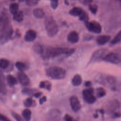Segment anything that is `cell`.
<instances>
[{"instance_id": "19", "label": "cell", "mask_w": 121, "mask_h": 121, "mask_svg": "<svg viewBox=\"0 0 121 121\" xmlns=\"http://www.w3.org/2000/svg\"><path fill=\"white\" fill-rule=\"evenodd\" d=\"M7 83L9 86H13L17 83V80L16 78L12 75H9L6 78Z\"/></svg>"}, {"instance_id": "29", "label": "cell", "mask_w": 121, "mask_h": 121, "mask_svg": "<svg viewBox=\"0 0 121 121\" xmlns=\"http://www.w3.org/2000/svg\"><path fill=\"white\" fill-rule=\"evenodd\" d=\"M15 65L16 68L19 70L20 71H23L26 68V65L22 62L17 61Z\"/></svg>"}, {"instance_id": "5", "label": "cell", "mask_w": 121, "mask_h": 121, "mask_svg": "<svg viewBox=\"0 0 121 121\" xmlns=\"http://www.w3.org/2000/svg\"><path fill=\"white\" fill-rule=\"evenodd\" d=\"M96 82L104 86H113L116 83V78L110 75L98 74L95 78Z\"/></svg>"}, {"instance_id": "49", "label": "cell", "mask_w": 121, "mask_h": 121, "mask_svg": "<svg viewBox=\"0 0 121 121\" xmlns=\"http://www.w3.org/2000/svg\"></svg>"}, {"instance_id": "7", "label": "cell", "mask_w": 121, "mask_h": 121, "mask_svg": "<svg viewBox=\"0 0 121 121\" xmlns=\"http://www.w3.org/2000/svg\"><path fill=\"white\" fill-rule=\"evenodd\" d=\"M85 25L86 28L91 32L98 34L102 32V26L101 25L95 21H85Z\"/></svg>"}, {"instance_id": "8", "label": "cell", "mask_w": 121, "mask_h": 121, "mask_svg": "<svg viewBox=\"0 0 121 121\" xmlns=\"http://www.w3.org/2000/svg\"><path fill=\"white\" fill-rule=\"evenodd\" d=\"M108 53L106 49H100L94 52L90 59L91 62H96L103 60L104 56Z\"/></svg>"}, {"instance_id": "14", "label": "cell", "mask_w": 121, "mask_h": 121, "mask_svg": "<svg viewBox=\"0 0 121 121\" xmlns=\"http://www.w3.org/2000/svg\"><path fill=\"white\" fill-rule=\"evenodd\" d=\"M111 36L108 35H101L98 36L96 38V41L98 44L100 45H103L107 43L111 39Z\"/></svg>"}, {"instance_id": "15", "label": "cell", "mask_w": 121, "mask_h": 121, "mask_svg": "<svg viewBox=\"0 0 121 121\" xmlns=\"http://www.w3.org/2000/svg\"><path fill=\"white\" fill-rule=\"evenodd\" d=\"M85 12V11L83 9L79 7H74L69 11V14L71 16H78V17L82 15Z\"/></svg>"}, {"instance_id": "27", "label": "cell", "mask_w": 121, "mask_h": 121, "mask_svg": "<svg viewBox=\"0 0 121 121\" xmlns=\"http://www.w3.org/2000/svg\"><path fill=\"white\" fill-rule=\"evenodd\" d=\"M109 105L108 106L107 110L110 112H112L113 110H114L119 106V103L117 101H113L111 102V103L109 104Z\"/></svg>"}, {"instance_id": "46", "label": "cell", "mask_w": 121, "mask_h": 121, "mask_svg": "<svg viewBox=\"0 0 121 121\" xmlns=\"http://www.w3.org/2000/svg\"><path fill=\"white\" fill-rule=\"evenodd\" d=\"M119 1H120V8H121V0H119Z\"/></svg>"}, {"instance_id": "10", "label": "cell", "mask_w": 121, "mask_h": 121, "mask_svg": "<svg viewBox=\"0 0 121 121\" xmlns=\"http://www.w3.org/2000/svg\"><path fill=\"white\" fill-rule=\"evenodd\" d=\"M70 104L72 109L75 112H78L81 108V104L78 97L76 96H71L69 99Z\"/></svg>"}, {"instance_id": "48", "label": "cell", "mask_w": 121, "mask_h": 121, "mask_svg": "<svg viewBox=\"0 0 121 121\" xmlns=\"http://www.w3.org/2000/svg\"><path fill=\"white\" fill-rule=\"evenodd\" d=\"M74 121H76V120H74Z\"/></svg>"}, {"instance_id": "30", "label": "cell", "mask_w": 121, "mask_h": 121, "mask_svg": "<svg viewBox=\"0 0 121 121\" xmlns=\"http://www.w3.org/2000/svg\"><path fill=\"white\" fill-rule=\"evenodd\" d=\"M24 104L26 107H30L33 104V100L31 98H27L24 101Z\"/></svg>"}, {"instance_id": "47", "label": "cell", "mask_w": 121, "mask_h": 121, "mask_svg": "<svg viewBox=\"0 0 121 121\" xmlns=\"http://www.w3.org/2000/svg\"><path fill=\"white\" fill-rule=\"evenodd\" d=\"M20 2H22V1H25V0H18Z\"/></svg>"}, {"instance_id": "45", "label": "cell", "mask_w": 121, "mask_h": 121, "mask_svg": "<svg viewBox=\"0 0 121 121\" xmlns=\"http://www.w3.org/2000/svg\"><path fill=\"white\" fill-rule=\"evenodd\" d=\"M64 3L67 5H69V2L68 0H64Z\"/></svg>"}, {"instance_id": "9", "label": "cell", "mask_w": 121, "mask_h": 121, "mask_svg": "<svg viewBox=\"0 0 121 121\" xmlns=\"http://www.w3.org/2000/svg\"><path fill=\"white\" fill-rule=\"evenodd\" d=\"M94 92L92 88L86 89L83 91V98L88 104H93L96 101V97L93 95Z\"/></svg>"}, {"instance_id": "50", "label": "cell", "mask_w": 121, "mask_h": 121, "mask_svg": "<svg viewBox=\"0 0 121 121\" xmlns=\"http://www.w3.org/2000/svg\"></svg>"}, {"instance_id": "17", "label": "cell", "mask_w": 121, "mask_h": 121, "mask_svg": "<svg viewBox=\"0 0 121 121\" xmlns=\"http://www.w3.org/2000/svg\"><path fill=\"white\" fill-rule=\"evenodd\" d=\"M33 13L34 16L37 18H42L45 15L44 12L40 8H36L34 9L33 10Z\"/></svg>"}, {"instance_id": "32", "label": "cell", "mask_w": 121, "mask_h": 121, "mask_svg": "<svg viewBox=\"0 0 121 121\" xmlns=\"http://www.w3.org/2000/svg\"><path fill=\"white\" fill-rule=\"evenodd\" d=\"M12 116L16 119L17 121H26V120L24 119H23L17 113L15 112H11Z\"/></svg>"}, {"instance_id": "40", "label": "cell", "mask_w": 121, "mask_h": 121, "mask_svg": "<svg viewBox=\"0 0 121 121\" xmlns=\"http://www.w3.org/2000/svg\"><path fill=\"white\" fill-rule=\"evenodd\" d=\"M121 116V113L120 112H114L113 114V117L114 118H118Z\"/></svg>"}, {"instance_id": "44", "label": "cell", "mask_w": 121, "mask_h": 121, "mask_svg": "<svg viewBox=\"0 0 121 121\" xmlns=\"http://www.w3.org/2000/svg\"><path fill=\"white\" fill-rule=\"evenodd\" d=\"M91 84V83L90 81H86L85 83V86H90Z\"/></svg>"}, {"instance_id": "43", "label": "cell", "mask_w": 121, "mask_h": 121, "mask_svg": "<svg viewBox=\"0 0 121 121\" xmlns=\"http://www.w3.org/2000/svg\"><path fill=\"white\" fill-rule=\"evenodd\" d=\"M92 38H93V36L92 35H87L84 38L85 40H87V41L90 40Z\"/></svg>"}, {"instance_id": "31", "label": "cell", "mask_w": 121, "mask_h": 121, "mask_svg": "<svg viewBox=\"0 0 121 121\" xmlns=\"http://www.w3.org/2000/svg\"><path fill=\"white\" fill-rule=\"evenodd\" d=\"M89 9L93 14H95L98 10V7L95 4H90L89 5Z\"/></svg>"}, {"instance_id": "11", "label": "cell", "mask_w": 121, "mask_h": 121, "mask_svg": "<svg viewBox=\"0 0 121 121\" xmlns=\"http://www.w3.org/2000/svg\"><path fill=\"white\" fill-rule=\"evenodd\" d=\"M17 77L19 83L23 86H26L30 83L28 77L23 71H19L17 74Z\"/></svg>"}, {"instance_id": "23", "label": "cell", "mask_w": 121, "mask_h": 121, "mask_svg": "<svg viewBox=\"0 0 121 121\" xmlns=\"http://www.w3.org/2000/svg\"><path fill=\"white\" fill-rule=\"evenodd\" d=\"M121 41V30L118 32L115 36L113 38L111 42V43L112 44H116Z\"/></svg>"}, {"instance_id": "21", "label": "cell", "mask_w": 121, "mask_h": 121, "mask_svg": "<svg viewBox=\"0 0 121 121\" xmlns=\"http://www.w3.org/2000/svg\"><path fill=\"white\" fill-rule=\"evenodd\" d=\"M24 15L22 11H18L16 13L13 15V19L17 22H20L23 21Z\"/></svg>"}, {"instance_id": "13", "label": "cell", "mask_w": 121, "mask_h": 121, "mask_svg": "<svg viewBox=\"0 0 121 121\" xmlns=\"http://www.w3.org/2000/svg\"><path fill=\"white\" fill-rule=\"evenodd\" d=\"M67 40L70 43H76L79 40L78 34L76 31H72L68 34L67 36Z\"/></svg>"}, {"instance_id": "12", "label": "cell", "mask_w": 121, "mask_h": 121, "mask_svg": "<svg viewBox=\"0 0 121 121\" xmlns=\"http://www.w3.org/2000/svg\"><path fill=\"white\" fill-rule=\"evenodd\" d=\"M36 32L33 30L30 29L26 32L24 36V39L26 42H32L36 38Z\"/></svg>"}, {"instance_id": "4", "label": "cell", "mask_w": 121, "mask_h": 121, "mask_svg": "<svg viewBox=\"0 0 121 121\" xmlns=\"http://www.w3.org/2000/svg\"><path fill=\"white\" fill-rule=\"evenodd\" d=\"M44 25L48 36L52 37L56 35L59 30L58 26L52 17H47L44 20Z\"/></svg>"}, {"instance_id": "18", "label": "cell", "mask_w": 121, "mask_h": 121, "mask_svg": "<svg viewBox=\"0 0 121 121\" xmlns=\"http://www.w3.org/2000/svg\"><path fill=\"white\" fill-rule=\"evenodd\" d=\"M82 82V78L80 75L78 74L75 75L72 79V83L74 86H79Z\"/></svg>"}, {"instance_id": "22", "label": "cell", "mask_w": 121, "mask_h": 121, "mask_svg": "<svg viewBox=\"0 0 121 121\" xmlns=\"http://www.w3.org/2000/svg\"><path fill=\"white\" fill-rule=\"evenodd\" d=\"M22 116L26 121H30L31 117V111L27 108L24 109L22 112Z\"/></svg>"}, {"instance_id": "2", "label": "cell", "mask_w": 121, "mask_h": 121, "mask_svg": "<svg viewBox=\"0 0 121 121\" xmlns=\"http://www.w3.org/2000/svg\"><path fill=\"white\" fill-rule=\"evenodd\" d=\"M8 17L3 13L0 17V43H4L10 38L12 34Z\"/></svg>"}, {"instance_id": "1", "label": "cell", "mask_w": 121, "mask_h": 121, "mask_svg": "<svg viewBox=\"0 0 121 121\" xmlns=\"http://www.w3.org/2000/svg\"><path fill=\"white\" fill-rule=\"evenodd\" d=\"M75 49H69L68 48L47 46L43 47V51L41 55L43 59H48L55 58L61 54L71 55L75 52Z\"/></svg>"}, {"instance_id": "24", "label": "cell", "mask_w": 121, "mask_h": 121, "mask_svg": "<svg viewBox=\"0 0 121 121\" xmlns=\"http://www.w3.org/2000/svg\"><path fill=\"white\" fill-rule=\"evenodd\" d=\"M39 87L41 88H45L48 90H50L52 87V85L48 81H41L39 84Z\"/></svg>"}, {"instance_id": "33", "label": "cell", "mask_w": 121, "mask_h": 121, "mask_svg": "<svg viewBox=\"0 0 121 121\" xmlns=\"http://www.w3.org/2000/svg\"><path fill=\"white\" fill-rule=\"evenodd\" d=\"M35 92V90L31 89V88H24L22 90V93L25 94V95H32L34 92Z\"/></svg>"}, {"instance_id": "20", "label": "cell", "mask_w": 121, "mask_h": 121, "mask_svg": "<svg viewBox=\"0 0 121 121\" xmlns=\"http://www.w3.org/2000/svg\"><path fill=\"white\" fill-rule=\"evenodd\" d=\"M43 47L44 46H43L42 44L37 43L34 44L33 46V49L35 52L41 54L43 51Z\"/></svg>"}, {"instance_id": "28", "label": "cell", "mask_w": 121, "mask_h": 121, "mask_svg": "<svg viewBox=\"0 0 121 121\" xmlns=\"http://www.w3.org/2000/svg\"><path fill=\"white\" fill-rule=\"evenodd\" d=\"M0 68L2 69H6L9 64V61L8 60L3 59V58H2L0 59Z\"/></svg>"}, {"instance_id": "34", "label": "cell", "mask_w": 121, "mask_h": 121, "mask_svg": "<svg viewBox=\"0 0 121 121\" xmlns=\"http://www.w3.org/2000/svg\"><path fill=\"white\" fill-rule=\"evenodd\" d=\"M58 6V0H51V6L52 9H56Z\"/></svg>"}, {"instance_id": "42", "label": "cell", "mask_w": 121, "mask_h": 121, "mask_svg": "<svg viewBox=\"0 0 121 121\" xmlns=\"http://www.w3.org/2000/svg\"><path fill=\"white\" fill-rule=\"evenodd\" d=\"M42 93L40 92H36V93H35L34 94V96L36 97V98H38L39 97H40L41 95H42Z\"/></svg>"}, {"instance_id": "37", "label": "cell", "mask_w": 121, "mask_h": 121, "mask_svg": "<svg viewBox=\"0 0 121 121\" xmlns=\"http://www.w3.org/2000/svg\"><path fill=\"white\" fill-rule=\"evenodd\" d=\"M80 2L85 5H90L93 1V0H79Z\"/></svg>"}, {"instance_id": "38", "label": "cell", "mask_w": 121, "mask_h": 121, "mask_svg": "<svg viewBox=\"0 0 121 121\" xmlns=\"http://www.w3.org/2000/svg\"><path fill=\"white\" fill-rule=\"evenodd\" d=\"M64 120H65V121H74V120H73L72 119V118L68 114L65 115Z\"/></svg>"}, {"instance_id": "39", "label": "cell", "mask_w": 121, "mask_h": 121, "mask_svg": "<svg viewBox=\"0 0 121 121\" xmlns=\"http://www.w3.org/2000/svg\"><path fill=\"white\" fill-rule=\"evenodd\" d=\"M1 121H10L7 117L2 114L0 115Z\"/></svg>"}, {"instance_id": "3", "label": "cell", "mask_w": 121, "mask_h": 121, "mask_svg": "<svg viewBox=\"0 0 121 121\" xmlns=\"http://www.w3.org/2000/svg\"><path fill=\"white\" fill-rule=\"evenodd\" d=\"M46 75L54 79H62L65 77V70L58 66H52L45 70Z\"/></svg>"}, {"instance_id": "25", "label": "cell", "mask_w": 121, "mask_h": 121, "mask_svg": "<svg viewBox=\"0 0 121 121\" xmlns=\"http://www.w3.org/2000/svg\"><path fill=\"white\" fill-rule=\"evenodd\" d=\"M96 96L99 97H102L106 95V92L105 91V90L101 87H99L96 88Z\"/></svg>"}, {"instance_id": "41", "label": "cell", "mask_w": 121, "mask_h": 121, "mask_svg": "<svg viewBox=\"0 0 121 121\" xmlns=\"http://www.w3.org/2000/svg\"><path fill=\"white\" fill-rule=\"evenodd\" d=\"M46 101V97L45 96H43V97H42L40 99V100H39V103H40V104H42L44 102H45Z\"/></svg>"}, {"instance_id": "16", "label": "cell", "mask_w": 121, "mask_h": 121, "mask_svg": "<svg viewBox=\"0 0 121 121\" xmlns=\"http://www.w3.org/2000/svg\"><path fill=\"white\" fill-rule=\"evenodd\" d=\"M4 78V75L1 71L0 76V91L2 94L6 95L7 94V88Z\"/></svg>"}, {"instance_id": "35", "label": "cell", "mask_w": 121, "mask_h": 121, "mask_svg": "<svg viewBox=\"0 0 121 121\" xmlns=\"http://www.w3.org/2000/svg\"><path fill=\"white\" fill-rule=\"evenodd\" d=\"M88 19V15L86 12H85L82 15H81L80 17H79V19L81 21H87Z\"/></svg>"}, {"instance_id": "26", "label": "cell", "mask_w": 121, "mask_h": 121, "mask_svg": "<svg viewBox=\"0 0 121 121\" xmlns=\"http://www.w3.org/2000/svg\"><path fill=\"white\" fill-rule=\"evenodd\" d=\"M18 5L16 3H11L9 7V10L11 14H15L18 11Z\"/></svg>"}, {"instance_id": "36", "label": "cell", "mask_w": 121, "mask_h": 121, "mask_svg": "<svg viewBox=\"0 0 121 121\" xmlns=\"http://www.w3.org/2000/svg\"><path fill=\"white\" fill-rule=\"evenodd\" d=\"M36 0H26L27 5L30 6H33L36 5L37 2Z\"/></svg>"}, {"instance_id": "6", "label": "cell", "mask_w": 121, "mask_h": 121, "mask_svg": "<svg viewBox=\"0 0 121 121\" xmlns=\"http://www.w3.org/2000/svg\"><path fill=\"white\" fill-rule=\"evenodd\" d=\"M103 60L113 64H121V54L115 52H111L107 53L104 58Z\"/></svg>"}]
</instances>
